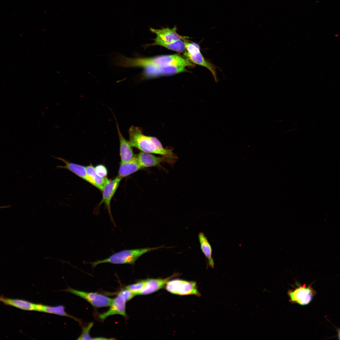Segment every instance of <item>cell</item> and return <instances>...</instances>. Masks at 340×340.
<instances>
[{"mask_svg": "<svg viewBox=\"0 0 340 340\" xmlns=\"http://www.w3.org/2000/svg\"><path fill=\"white\" fill-rule=\"evenodd\" d=\"M63 291L70 292L83 298L95 308L109 306L113 300V299L96 292L80 291L69 287Z\"/></svg>", "mask_w": 340, "mask_h": 340, "instance_id": "7", "label": "cell"}, {"mask_svg": "<svg viewBox=\"0 0 340 340\" xmlns=\"http://www.w3.org/2000/svg\"><path fill=\"white\" fill-rule=\"evenodd\" d=\"M179 275L178 273H174L172 275L165 278H158L144 279V287L139 295L150 294L163 288L169 280Z\"/></svg>", "mask_w": 340, "mask_h": 340, "instance_id": "11", "label": "cell"}, {"mask_svg": "<svg viewBox=\"0 0 340 340\" xmlns=\"http://www.w3.org/2000/svg\"><path fill=\"white\" fill-rule=\"evenodd\" d=\"M128 132V141L132 147L143 152L157 154L174 160L177 159L172 149L164 148L156 138L144 134L141 128L131 126Z\"/></svg>", "mask_w": 340, "mask_h": 340, "instance_id": "1", "label": "cell"}, {"mask_svg": "<svg viewBox=\"0 0 340 340\" xmlns=\"http://www.w3.org/2000/svg\"><path fill=\"white\" fill-rule=\"evenodd\" d=\"M116 124L120 142L121 163H125L130 161L134 156L132 147L122 134L116 121Z\"/></svg>", "mask_w": 340, "mask_h": 340, "instance_id": "14", "label": "cell"}, {"mask_svg": "<svg viewBox=\"0 0 340 340\" xmlns=\"http://www.w3.org/2000/svg\"><path fill=\"white\" fill-rule=\"evenodd\" d=\"M87 175L86 181L102 191L108 179L106 177L102 178L96 173L94 167L91 164L85 167Z\"/></svg>", "mask_w": 340, "mask_h": 340, "instance_id": "15", "label": "cell"}, {"mask_svg": "<svg viewBox=\"0 0 340 340\" xmlns=\"http://www.w3.org/2000/svg\"><path fill=\"white\" fill-rule=\"evenodd\" d=\"M165 287L168 292L175 295H193L197 297L201 296L198 290L196 282L194 281L177 279L170 280Z\"/></svg>", "mask_w": 340, "mask_h": 340, "instance_id": "4", "label": "cell"}, {"mask_svg": "<svg viewBox=\"0 0 340 340\" xmlns=\"http://www.w3.org/2000/svg\"><path fill=\"white\" fill-rule=\"evenodd\" d=\"M95 172L99 176L105 178L108 173L106 167L104 165L99 164L94 167Z\"/></svg>", "mask_w": 340, "mask_h": 340, "instance_id": "23", "label": "cell"}, {"mask_svg": "<svg viewBox=\"0 0 340 340\" xmlns=\"http://www.w3.org/2000/svg\"><path fill=\"white\" fill-rule=\"evenodd\" d=\"M180 39L175 42H167L156 36L154 39L153 43L149 44L151 45H159L176 52H183L186 49L184 41Z\"/></svg>", "mask_w": 340, "mask_h": 340, "instance_id": "19", "label": "cell"}, {"mask_svg": "<svg viewBox=\"0 0 340 340\" xmlns=\"http://www.w3.org/2000/svg\"><path fill=\"white\" fill-rule=\"evenodd\" d=\"M144 285V280H140L134 284L126 286V289L132 292L135 295H139L140 292L143 289Z\"/></svg>", "mask_w": 340, "mask_h": 340, "instance_id": "21", "label": "cell"}, {"mask_svg": "<svg viewBox=\"0 0 340 340\" xmlns=\"http://www.w3.org/2000/svg\"><path fill=\"white\" fill-rule=\"evenodd\" d=\"M94 323L90 322L88 324L87 326H83L82 327V333L77 339L78 340H93L89 335L90 330L93 326Z\"/></svg>", "mask_w": 340, "mask_h": 340, "instance_id": "22", "label": "cell"}, {"mask_svg": "<svg viewBox=\"0 0 340 340\" xmlns=\"http://www.w3.org/2000/svg\"><path fill=\"white\" fill-rule=\"evenodd\" d=\"M127 302L126 299L118 293L116 297L113 299L108 310L98 314L99 318L100 320H104L108 316L116 314H119L126 317L127 315L126 311V305Z\"/></svg>", "mask_w": 340, "mask_h": 340, "instance_id": "10", "label": "cell"}, {"mask_svg": "<svg viewBox=\"0 0 340 340\" xmlns=\"http://www.w3.org/2000/svg\"><path fill=\"white\" fill-rule=\"evenodd\" d=\"M36 311L53 314L62 316L68 317L74 319L82 325L81 320L67 313L65 311V307L63 305H60L52 306L45 305L41 304H37Z\"/></svg>", "mask_w": 340, "mask_h": 340, "instance_id": "17", "label": "cell"}, {"mask_svg": "<svg viewBox=\"0 0 340 340\" xmlns=\"http://www.w3.org/2000/svg\"><path fill=\"white\" fill-rule=\"evenodd\" d=\"M198 238L201 249L207 260L209 265L212 268H213L214 263L212 257V250L210 243L202 232H201L199 233Z\"/></svg>", "mask_w": 340, "mask_h": 340, "instance_id": "20", "label": "cell"}, {"mask_svg": "<svg viewBox=\"0 0 340 340\" xmlns=\"http://www.w3.org/2000/svg\"><path fill=\"white\" fill-rule=\"evenodd\" d=\"M316 293V292L311 285L306 286L305 284L296 287L294 289L289 290L287 292L290 302L301 305H307L309 303Z\"/></svg>", "mask_w": 340, "mask_h": 340, "instance_id": "6", "label": "cell"}, {"mask_svg": "<svg viewBox=\"0 0 340 340\" xmlns=\"http://www.w3.org/2000/svg\"><path fill=\"white\" fill-rule=\"evenodd\" d=\"M187 71L185 67L175 65L144 68L143 76L146 78L173 75Z\"/></svg>", "mask_w": 340, "mask_h": 340, "instance_id": "8", "label": "cell"}, {"mask_svg": "<svg viewBox=\"0 0 340 340\" xmlns=\"http://www.w3.org/2000/svg\"><path fill=\"white\" fill-rule=\"evenodd\" d=\"M139 163L142 168L160 166L164 162L172 163L174 160L167 157H158L149 153L141 152L136 155Z\"/></svg>", "mask_w": 340, "mask_h": 340, "instance_id": "12", "label": "cell"}, {"mask_svg": "<svg viewBox=\"0 0 340 340\" xmlns=\"http://www.w3.org/2000/svg\"><path fill=\"white\" fill-rule=\"evenodd\" d=\"M177 30L176 26L172 28H163L161 29H155L150 27V29L151 32L156 34V36L167 42H174L180 39L184 40L188 38L179 35L177 32Z\"/></svg>", "mask_w": 340, "mask_h": 340, "instance_id": "13", "label": "cell"}, {"mask_svg": "<svg viewBox=\"0 0 340 340\" xmlns=\"http://www.w3.org/2000/svg\"><path fill=\"white\" fill-rule=\"evenodd\" d=\"M56 158L62 161L65 164V165L64 166H57L58 168L67 169L82 179L86 180L87 175L85 167L71 162L61 157Z\"/></svg>", "mask_w": 340, "mask_h": 340, "instance_id": "18", "label": "cell"}, {"mask_svg": "<svg viewBox=\"0 0 340 340\" xmlns=\"http://www.w3.org/2000/svg\"><path fill=\"white\" fill-rule=\"evenodd\" d=\"M163 247L160 246L124 250L115 253L106 258L98 260L90 263L93 268L102 263L133 265L139 258L145 253Z\"/></svg>", "mask_w": 340, "mask_h": 340, "instance_id": "3", "label": "cell"}, {"mask_svg": "<svg viewBox=\"0 0 340 340\" xmlns=\"http://www.w3.org/2000/svg\"><path fill=\"white\" fill-rule=\"evenodd\" d=\"M184 41L186 46L184 56L192 62L207 68L212 73L215 81H217L215 71L216 67L205 59L200 52L199 45L195 43Z\"/></svg>", "mask_w": 340, "mask_h": 340, "instance_id": "5", "label": "cell"}, {"mask_svg": "<svg viewBox=\"0 0 340 340\" xmlns=\"http://www.w3.org/2000/svg\"><path fill=\"white\" fill-rule=\"evenodd\" d=\"M137 158L134 156L129 161L121 163L119 168L118 177L122 179L142 169Z\"/></svg>", "mask_w": 340, "mask_h": 340, "instance_id": "16", "label": "cell"}, {"mask_svg": "<svg viewBox=\"0 0 340 340\" xmlns=\"http://www.w3.org/2000/svg\"><path fill=\"white\" fill-rule=\"evenodd\" d=\"M121 178L117 176L114 179L109 180L106 183L103 190L102 198L99 204V206L104 203L107 208L111 221L115 224L112 218L110 209V202L117 189Z\"/></svg>", "mask_w": 340, "mask_h": 340, "instance_id": "9", "label": "cell"}, {"mask_svg": "<svg viewBox=\"0 0 340 340\" xmlns=\"http://www.w3.org/2000/svg\"><path fill=\"white\" fill-rule=\"evenodd\" d=\"M123 64L124 66H141L144 68L171 65L183 66L185 67L193 65L188 59H184L176 54L135 59L124 58Z\"/></svg>", "mask_w": 340, "mask_h": 340, "instance_id": "2", "label": "cell"}]
</instances>
